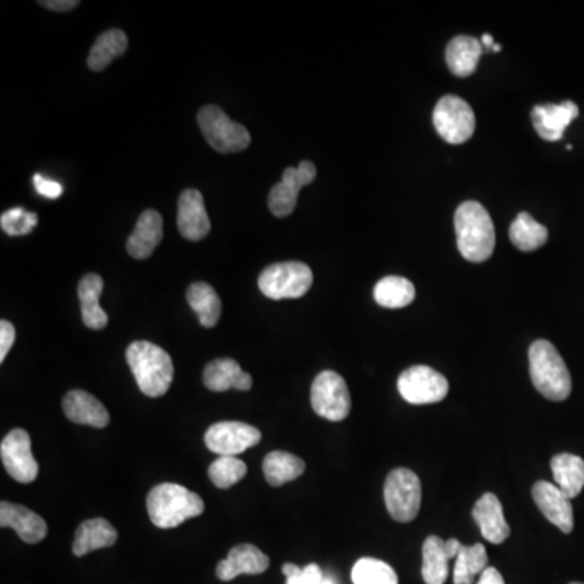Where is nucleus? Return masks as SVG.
<instances>
[{
	"mask_svg": "<svg viewBox=\"0 0 584 584\" xmlns=\"http://www.w3.org/2000/svg\"><path fill=\"white\" fill-rule=\"evenodd\" d=\"M146 510L156 528L172 529L205 511L202 497L179 484H159L146 497Z\"/></svg>",
	"mask_w": 584,
	"mask_h": 584,
	"instance_id": "7ed1b4c3",
	"label": "nucleus"
},
{
	"mask_svg": "<svg viewBox=\"0 0 584 584\" xmlns=\"http://www.w3.org/2000/svg\"><path fill=\"white\" fill-rule=\"evenodd\" d=\"M177 228L187 241H202L203 237L208 236L211 223L202 192L197 189L182 192L177 205Z\"/></svg>",
	"mask_w": 584,
	"mask_h": 584,
	"instance_id": "4468645a",
	"label": "nucleus"
},
{
	"mask_svg": "<svg viewBox=\"0 0 584 584\" xmlns=\"http://www.w3.org/2000/svg\"><path fill=\"white\" fill-rule=\"evenodd\" d=\"M129 48V39L122 30L104 31L103 35L96 39L95 46L91 48L88 56V67L93 72H101L111 64L116 57L122 56Z\"/></svg>",
	"mask_w": 584,
	"mask_h": 584,
	"instance_id": "7c9ffc66",
	"label": "nucleus"
},
{
	"mask_svg": "<svg viewBox=\"0 0 584 584\" xmlns=\"http://www.w3.org/2000/svg\"><path fill=\"white\" fill-rule=\"evenodd\" d=\"M353 583L354 584H398V575L395 570L382 562V560L364 559L357 560L353 567Z\"/></svg>",
	"mask_w": 584,
	"mask_h": 584,
	"instance_id": "72a5a7b5",
	"label": "nucleus"
},
{
	"mask_svg": "<svg viewBox=\"0 0 584 584\" xmlns=\"http://www.w3.org/2000/svg\"><path fill=\"white\" fill-rule=\"evenodd\" d=\"M455 231L458 250L468 262H486L494 254V221L481 203H461L455 213Z\"/></svg>",
	"mask_w": 584,
	"mask_h": 584,
	"instance_id": "f257e3e1",
	"label": "nucleus"
},
{
	"mask_svg": "<svg viewBox=\"0 0 584 584\" xmlns=\"http://www.w3.org/2000/svg\"><path fill=\"white\" fill-rule=\"evenodd\" d=\"M317 177V168L310 161H302L297 168H288L283 179L268 195V207L276 218H286L296 210L297 197L302 187L312 184Z\"/></svg>",
	"mask_w": 584,
	"mask_h": 584,
	"instance_id": "ddd939ff",
	"label": "nucleus"
},
{
	"mask_svg": "<svg viewBox=\"0 0 584 584\" xmlns=\"http://www.w3.org/2000/svg\"><path fill=\"white\" fill-rule=\"evenodd\" d=\"M125 359L143 395L159 398L168 393L174 380V364L163 348L150 341H135L127 348Z\"/></svg>",
	"mask_w": 584,
	"mask_h": 584,
	"instance_id": "f03ea898",
	"label": "nucleus"
},
{
	"mask_svg": "<svg viewBox=\"0 0 584 584\" xmlns=\"http://www.w3.org/2000/svg\"><path fill=\"white\" fill-rule=\"evenodd\" d=\"M489 565V557L484 544L463 546L460 555L456 557L455 570H453V583L474 584L476 575H482Z\"/></svg>",
	"mask_w": 584,
	"mask_h": 584,
	"instance_id": "473e14b6",
	"label": "nucleus"
},
{
	"mask_svg": "<svg viewBox=\"0 0 584 584\" xmlns=\"http://www.w3.org/2000/svg\"><path fill=\"white\" fill-rule=\"evenodd\" d=\"M445 541L429 536L422 546V578L426 584H445L448 578V557Z\"/></svg>",
	"mask_w": 584,
	"mask_h": 584,
	"instance_id": "2f4dec72",
	"label": "nucleus"
},
{
	"mask_svg": "<svg viewBox=\"0 0 584 584\" xmlns=\"http://www.w3.org/2000/svg\"><path fill=\"white\" fill-rule=\"evenodd\" d=\"M62 408L69 421L82 424V426L104 429L111 421L106 406L88 391H69L62 400Z\"/></svg>",
	"mask_w": 584,
	"mask_h": 584,
	"instance_id": "6ab92c4d",
	"label": "nucleus"
},
{
	"mask_svg": "<svg viewBox=\"0 0 584 584\" xmlns=\"http://www.w3.org/2000/svg\"><path fill=\"white\" fill-rule=\"evenodd\" d=\"M549 231L546 226L537 223L529 213H520L510 226V241L521 252H534L546 245Z\"/></svg>",
	"mask_w": 584,
	"mask_h": 584,
	"instance_id": "c756f323",
	"label": "nucleus"
},
{
	"mask_svg": "<svg viewBox=\"0 0 584 584\" xmlns=\"http://www.w3.org/2000/svg\"><path fill=\"white\" fill-rule=\"evenodd\" d=\"M0 526L13 529L26 544H39L48 536L46 521L35 511L17 503H0Z\"/></svg>",
	"mask_w": 584,
	"mask_h": 584,
	"instance_id": "f3484780",
	"label": "nucleus"
},
{
	"mask_svg": "<svg viewBox=\"0 0 584 584\" xmlns=\"http://www.w3.org/2000/svg\"><path fill=\"white\" fill-rule=\"evenodd\" d=\"M270 559L267 554L252 544L232 547L228 559L221 560L216 567V576L221 581H232L239 575H260L267 572Z\"/></svg>",
	"mask_w": 584,
	"mask_h": 584,
	"instance_id": "a211bd4d",
	"label": "nucleus"
},
{
	"mask_svg": "<svg viewBox=\"0 0 584 584\" xmlns=\"http://www.w3.org/2000/svg\"><path fill=\"white\" fill-rule=\"evenodd\" d=\"M383 497L393 520L411 523L421 510V481L411 469H393L385 481Z\"/></svg>",
	"mask_w": 584,
	"mask_h": 584,
	"instance_id": "423d86ee",
	"label": "nucleus"
},
{
	"mask_svg": "<svg viewBox=\"0 0 584 584\" xmlns=\"http://www.w3.org/2000/svg\"><path fill=\"white\" fill-rule=\"evenodd\" d=\"M44 5L46 9L54 10V12H69L80 5L78 0H46V2H39Z\"/></svg>",
	"mask_w": 584,
	"mask_h": 584,
	"instance_id": "58836bf2",
	"label": "nucleus"
},
{
	"mask_svg": "<svg viewBox=\"0 0 584 584\" xmlns=\"http://www.w3.org/2000/svg\"><path fill=\"white\" fill-rule=\"evenodd\" d=\"M198 127L213 150L218 153H241L250 145L249 130L231 121L218 106H205L198 112Z\"/></svg>",
	"mask_w": 584,
	"mask_h": 584,
	"instance_id": "0eeeda50",
	"label": "nucleus"
},
{
	"mask_svg": "<svg viewBox=\"0 0 584 584\" xmlns=\"http://www.w3.org/2000/svg\"><path fill=\"white\" fill-rule=\"evenodd\" d=\"M450 383L437 370L427 365H414L398 378V391L411 404H434L445 400Z\"/></svg>",
	"mask_w": 584,
	"mask_h": 584,
	"instance_id": "9d476101",
	"label": "nucleus"
},
{
	"mask_svg": "<svg viewBox=\"0 0 584 584\" xmlns=\"http://www.w3.org/2000/svg\"><path fill=\"white\" fill-rule=\"evenodd\" d=\"M580 109L573 101H563L560 104H539L531 112L534 129L537 135L547 142L562 140L568 125L575 121Z\"/></svg>",
	"mask_w": 584,
	"mask_h": 584,
	"instance_id": "dca6fc26",
	"label": "nucleus"
},
{
	"mask_svg": "<svg viewBox=\"0 0 584 584\" xmlns=\"http://www.w3.org/2000/svg\"><path fill=\"white\" fill-rule=\"evenodd\" d=\"M117 542V531L108 520L93 518L83 521L78 526L75 539H73V554L77 557H85L93 550L112 547Z\"/></svg>",
	"mask_w": 584,
	"mask_h": 584,
	"instance_id": "5701e85b",
	"label": "nucleus"
},
{
	"mask_svg": "<svg viewBox=\"0 0 584 584\" xmlns=\"http://www.w3.org/2000/svg\"><path fill=\"white\" fill-rule=\"evenodd\" d=\"M13 343H15V327L7 320H2L0 322V362L5 361Z\"/></svg>",
	"mask_w": 584,
	"mask_h": 584,
	"instance_id": "4c0bfd02",
	"label": "nucleus"
},
{
	"mask_svg": "<svg viewBox=\"0 0 584 584\" xmlns=\"http://www.w3.org/2000/svg\"><path fill=\"white\" fill-rule=\"evenodd\" d=\"M529 375L534 388L550 401H565L572 393V377L554 344L537 340L529 348Z\"/></svg>",
	"mask_w": 584,
	"mask_h": 584,
	"instance_id": "20e7f679",
	"label": "nucleus"
},
{
	"mask_svg": "<svg viewBox=\"0 0 584 584\" xmlns=\"http://www.w3.org/2000/svg\"><path fill=\"white\" fill-rule=\"evenodd\" d=\"M434 125L437 134L445 142L450 145H461L473 137L476 116L473 108L463 98L447 95L440 98L435 106Z\"/></svg>",
	"mask_w": 584,
	"mask_h": 584,
	"instance_id": "1a4fd4ad",
	"label": "nucleus"
},
{
	"mask_svg": "<svg viewBox=\"0 0 584 584\" xmlns=\"http://www.w3.org/2000/svg\"><path fill=\"white\" fill-rule=\"evenodd\" d=\"M314 283V273L305 263H275L262 271L258 278V288L263 296L273 301L299 299L307 294Z\"/></svg>",
	"mask_w": 584,
	"mask_h": 584,
	"instance_id": "39448f33",
	"label": "nucleus"
},
{
	"mask_svg": "<svg viewBox=\"0 0 584 584\" xmlns=\"http://www.w3.org/2000/svg\"><path fill=\"white\" fill-rule=\"evenodd\" d=\"M187 302L198 315L202 327L213 328L218 325L219 317H221V299L210 284H190L187 289Z\"/></svg>",
	"mask_w": 584,
	"mask_h": 584,
	"instance_id": "cd10ccee",
	"label": "nucleus"
},
{
	"mask_svg": "<svg viewBox=\"0 0 584 584\" xmlns=\"http://www.w3.org/2000/svg\"><path fill=\"white\" fill-rule=\"evenodd\" d=\"M572 584H583V583H572Z\"/></svg>",
	"mask_w": 584,
	"mask_h": 584,
	"instance_id": "de8ad7c7",
	"label": "nucleus"
},
{
	"mask_svg": "<svg viewBox=\"0 0 584 584\" xmlns=\"http://www.w3.org/2000/svg\"><path fill=\"white\" fill-rule=\"evenodd\" d=\"M0 224H2V229L9 236H26L36 228L38 215L25 211L23 208H12V210L5 211L4 215H2Z\"/></svg>",
	"mask_w": 584,
	"mask_h": 584,
	"instance_id": "c9c22d12",
	"label": "nucleus"
},
{
	"mask_svg": "<svg viewBox=\"0 0 584 584\" xmlns=\"http://www.w3.org/2000/svg\"><path fill=\"white\" fill-rule=\"evenodd\" d=\"M33 182H35L36 192L43 197L49 198V200H56V198L61 197L62 185L59 182L51 181V179H46V177L41 176V174H36L33 177Z\"/></svg>",
	"mask_w": 584,
	"mask_h": 584,
	"instance_id": "e433bc0d",
	"label": "nucleus"
},
{
	"mask_svg": "<svg viewBox=\"0 0 584 584\" xmlns=\"http://www.w3.org/2000/svg\"><path fill=\"white\" fill-rule=\"evenodd\" d=\"M203 383L208 390L228 391L231 388L239 391H249L254 385L252 377L241 369L234 359H215L203 370Z\"/></svg>",
	"mask_w": 584,
	"mask_h": 584,
	"instance_id": "4be33fe9",
	"label": "nucleus"
},
{
	"mask_svg": "<svg viewBox=\"0 0 584 584\" xmlns=\"http://www.w3.org/2000/svg\"><path fill=\"white\" fill-rule=\"evenodd\" d=\"M500 49H502V46H500V44H494V46L490 48V52H499Z\"/></svg>",
	"mask_w": 584,
	"mask_h": 584,
	"instance_id": "a18cd8bd",
	"label": "nucleus"
},
{
	"mask_svg": "<svg viewBox=\"0 0 584 584\" xmlns=\"http://www.w3.org/2000/svg\"><path fill=\"white\" fill-rule=\"evenodd\" d=\"M443 547H445V554H447L448 559H456L460 555L461 549H463V544L458 539H448Z\"/></svg>",
	"mask_w": 584,
	"mask_h": 584,
	"instance_id": "37998d69",
	"label": "nucleus"
},
{
	"mask_svg": "<svg viewBox=\"0 0 584 584\" xmlns=\"http://www.w3.org/2000/svg\"><path fill=\"white\" fill-rule=\"evenodd\" d=\"M247 474V464L239 460L237 456H219L218 460L211 463L208 469L210 481L218 489H229L241 482Z\"/></svg>",
	"mask_w": 584,
	"mask_h": 584,
	"instance_id": "f704fd0d",
	"label": "nucleus"
},
{
	"mask_svg": "<svg viewBox=\"0 0 584 584\" xmlns=\"http://www.w3.org/2000/svg\"><path fill=\"white\" fill-rule=\"evenodd\" d=\"M477 584H505V580L497 568L487 567Z\"/></svg>",
	"mask_w": 584,
	"mask_h": 584,
	"instance_id": "79ce46f5",
	"label": "nucleus"
},
{
	"mask_svg": "<svg viewBox=\"0 0 584 584\" xmlns=\"http://www.w3.org/2000/svg\"><path fill=\"white\" fill-rule=\"evenodd\" d=\"M416 297V288L403 276H385L375 284L374 299L378 305L387 309L408 307Z\"/></svg>",
	"mask_w": 584,
	"mask_h": 584,
	"instance_id": "c85d7f7f",
	"label": "nucleus"
},
{
	"mask_svg": "<svg viewBox=\"0 0 584 584\" xmlns=\"http://www.w3.org/2000/svg\"><path fill=\"white\" fill-rule=\"evenodd\" d=\"M302 575H304V584H322L325 581L322 570L317 563H310L307 567L302 568Z\"/></svg>",
	"mask_w": 584,
	"mask_h": 584,
	"instance_id": "ea45409f",
	"label": "nucleus"
},
{
	"mask_svg": "<svg viewBox=\"0 0 584 584\" xmlns=\"http://www.w3.org/2000/svg\"><path fill=\"white\" fill-rule=\"evenodd\" d=\"M283 573L286 576V584H304L302 568L297 567L294 563H284Z\"/></svg>",
	"mask_w": 584,
	"mask_h": 584,
	"instance_id": "a19ab883",
	"label": "nucleus"
},
{
	"mask_svg": "<svg viewBox=\"0 0 584 584\" xmlns=\"http://www.w3.org/2000/svg\"><path fill=\"white\" fill-rule=\"evenodd\" d=\"M262 440V432L245 422H216L205 432V445L219 456H237L255 447Z\"/></svg>",
	"mask_w": 584,
	"mask_h": 584,
	"instance_id": "9b49d317",
	"label": "nucleus"
},
{
	"mask_svg": "<svg viewBox=\"0 0 584 584\" xmlns=\"http://www.w3.org/2000/svg\"><path fill=\"white\" fill-rule=\"evenodd\" d=\"M473 518L481 528L482 536L492 544H502L510 536L511 529L503 515L502 502L495 494L482 495L473 508Z\"/></svg>",
	"mask_w": 584,
	"mask_h": 584,
	"instance_id": "aec40b11",
	"label": "nucleus"
},
{
	"mask_svg": "<svg viewBox=\"0 0 584 584\" xmlns=\"http://www.w3.org/2000/svg\"><path fill=\"white\" fill-rule=\"evenodd\" d=\"M0 458L5 471L20 484H31L38 477L39 466L36 463L31 438L23 429H13L5 435L0 445Z\"/></svg>",
	"mask_w": 584,
	"mask_h": 584,
	"instance_id": "f8f14e48",
	"label": "nucleus"
},
{
	"mask_svg": "<svg viewBox=\"0 0 584 584\" xmlns=\"http://www.w3.org/2000/svg\"><path fill=\"white\" fill-rule=\"evenodd\" d=\"M322 584H335V583H333V581H331V580H325V581H323Z\"/></svg>",
	"mask_w": 584,
	"mask_h": 584,
	"instance_id": "49530a36",
	"label": "nucleus"
},
{
	"mask_svg": "<svg viewBox=\"0 0 584 584\" xmlns=\"http://www.w3.org/2000/svg\"><path fill=\"white\" fill-rule=\"evenodd\" d=\"M533 499L550 523L557 526L562 533H572L575 526L572 502L559 487L546 481L536 482L533 486Z\"/></svg>",
	"mask_w": 584,
	"mask_h": 584,
	"instance_id": "2eb2a0df",
	"label": "nucleus"
},
{
	"mask_svg": "<svg viewBox=\"0 0 584 584\" xmlns=\"http://www.w3.org/2000/svg\"><path fill=\"white\" fill-rule=\"evenodd\" d=\"M482 52L484 46L479 39L466 35L456 36L447 46L448 69L455 73L456 77H469L476 72Z\"/></svg>",
	"mask_w": 584,
	"mask_h": 584,
	"instance_id": "393cba45",
	"label": "nucleus"
},
{
	"mask_svg": "<svg viewBox=\"0 0 584 584\" xmlns=\"http://www.w3.org/2000/svg\"><path fill=\"white\" fill-rule=\"evenodd\" d=\"M305 471L304 460L288 451H271L263 460V473L268 484L281 487L288 482L296 481Z\"/></svg>",
	"mask_w": 584,
	"mask_h": 584,
	"instance_id": "bb28decb",
	"label": "nucleus"
},
{
	"mask_svg": "<svg viewBox=\"0 0 584 584\" xmlns=\"http://www.w3.org/2000/svg\"><path fill=\"white\" fill-rule=\"evenodd\" d=\"M555 486L572 500L581 494L584 487V460L572 453H560L550 461Z\"/></svg>",
	"mask_w": 584,
	"mask_h": 584,
	"instance_id": "a878e982",
	"label": "nucleus"
},
{
	"mask_svg": "<svg viewBox=\"0 0 584 584\" xmlns=\"http://www.w3.org/2000/svg\"><path fill=\"white\" fill-rule=\"evenodd\" d=\"M310 403L315 414L331 422L344 421L351 413V395L340 374L323 370L310 388Z\"/></svg>",
	"mask_w": 584,
	"mask_h": 584,
	"instance_id": "6e6552de",
	"label": "nucleus"
},
{
	"mask_svg": "<svg viewBox=\"0 0 584 584\" xmlns=\"http://www.w3.org/2000/svg\"><path fill=\"white\" fill-rule=\"evenodd\" d=\"M482 46H484V51H490V48L494 46V38L490 35H484L481 39Z\"/></svg>",
	"mask_w": 584,
	"mask_h": 584,
	"instance_id": "c03bdc74",
	"label": "nucleus"
},
{
	"mask_svg": "<svg viewBox=\"0 0 584 584\" xmlns=\"http://www.w3.org/2000/svg\"><path fill=\"white\" fill-rule=\"evenodd\" d=\"M103 278L99 275L83 276L78 284V299H80V309H82L83 323L90 330H103L108 325V314L101 309L99 297L103 292Z\"/></svg>",
	"mask_w": 584,
	"mask_h": 584,
	"instance_id": "b1692460",
	"label": "nucleus"
},
{
	"mask_svg": "<svg viewBox=\"0 0 584 584\" xmlns=\"http://www.w3.org/2000/svg\"><path fill=\"white\" fill-rule=\"evenodd\" d=\"M161 241H163V218L156 210H146L138 218L134 232L127 241V252L130 257L145 260L151 257Z\"/></svg>",
	"mask_w": 584,
	"mask_h": 584,
	"instance_id": "412c9836",
	"label": "nucleus"
}]
</instances>
